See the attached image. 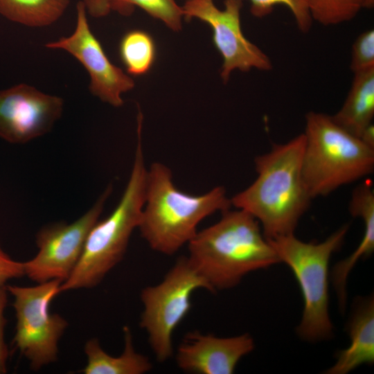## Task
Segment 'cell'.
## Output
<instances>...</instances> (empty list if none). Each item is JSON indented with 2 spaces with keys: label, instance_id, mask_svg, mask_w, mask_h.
Here are the masks:
<instances>
[{
  "label": "cell",
  "instance_id": "cell-24",
  "mask_svg": "<svg viewBox=\"0 0 374 374\" xmlns=\"http://www.w3.org/2000/svg\"><path fill=\"white\" fill-rule=\"evenodd\" d=\"M24 275V262L12 259L0 244V285H5L8 280Z\"/></svg>",
  "mask_w": 374,
  "mask_h": 374
},
{
  "label": "cell",
  "instance_id": "cell-8",
  "mask_svg": "<svg viewBox=\"0 0 374 374\" xmlns=\"http://www.w3.org/2000/svg\"><path fill=\"white\" fill-rule=\"evenodd\" d=\"M61 283L51 280L32 287L6 286L15 299L14 343L35 371L57 360L59 340L68 326L65 319L49 310L51 301L60 293Z\"/></svg>",
  "mask_w": 374,
  "mask_h": 374
},
{
  "label": "cell",
  "instance_id": "cell-5",
  "mask_svg": "<svg viewBox=\"0 0 374 374\" xmlns=\"http://www.w3.org/2000/svg\"><path fill=\"white\" fill-rule=\"evenodd\" d=\"M302 175L312 199L373 173L374 149L338 125L332 116L305 115Z\"/></svg>",
  "mask_w": 374,
  "mask_h": 374
},
{
  "label": "cell",
  "instance_id": "cell-27",
  "mask_svg": "<svg viewBox=\"0 0 374 374\" xmlns=\"http://www.w3.org/2000/svg\"><path fill=\"white\" fill-rule=\"evenodd\" d=\"M359 139L368 147L374 149V125L373 123L364 130Z\"/></svg>",
  "mask_w": 374,
  "mask_h": 374
},
{
  "label": "cell",
  "instance_id": "cell-21",
  "mask_svg": "<svg viewBox=\"0 0 374 374\" xmlns=\"http://www.w3.org/2000/svg\"><path fill=\"white\" fill-rule=\"evenodd\" d=\"M366 0H305L313 20L323 26L349 21L365 8Z\"/></svg>",
  "mask_w": 374,
  "mask_h": 374
},
{
  "label": "cell",
  "instance_id": "cell-1",
  "mask_svg": "<svg viewBox=\"0 0 374 374\" xmlns=\"http://www.w3.org/2000/svg\"><path fill=\"white\" fill-rule=\"evenodd\" d=\"M304 145L302 133L256 156V179L230 198L258 220L268 239L294 233L312 199L302 175Z\"/></svg>",
  "mask_w": 374,
  "mask_h": 374
},
{
  "label": "cell",
  "instance_id": "cell-3",
  "mask_svg": "<svg viewBox=\"0 0 374 374\" xmlns=\"http://www.w3.org/2000/svg\"><path fill=\"white\" fill-rule=\"evenodd\" d=\"M223 186L193 195L174 184L171 170L160 162L147 169L145 199L138 229L154 251L172 256L195 235L198 224L231 207Z\"/></svg>",
  "mask_w": 374,
  "mask_h": 374
},
{
  "label": "cell",
  "instance_id": "cell-10",
  "mask_svg": "<svg viewBox=\"0 0 374 374\" xmlns=\"http://www.w3.org/2000/svg\"><path fill=\"white\" fill-rule=\"evenodd\" d=\"M224 9L220 10L214 0H186L181 6L184 17L198 19L211 27L213 43L223 59L220 72L223 82H227L235 70H271L270 58L242 33V0H224Z\"/></svg>",
  "mask_w": 374,
  "mask_h": 374
},
{
  "label": "cell",
  "instance_id": "cell-25",
  "mask_svg": "<svg viewBox=\"0 0 374 374\" xmlns=\"http://www.w3.org/2000/svg\"><path fill=\"white\" fill-rule=\"evenodd\" d=\"M7 289L6 285H0V374L7 372L8 349L4 339V329L6 324L5 308L7 304Z\"/></svg>",
  "mask_w": 374,
  "mask_h": 374
},
{
  "label": "cell",
  "instance_id": "cell-22",
  "mask_svg": "<svg viewBox=\"0 0 374 374\" xmlns=\"http://www.w3.org/2000/svg\"><path fill=\"white\" fill-rule=\"evenodd\" d=\"M251 12L256 17L270 14L276 5H284L292 12L296 26L302 33L310 30L312 19L305 0H250Z\"/></svg>",
  "mask_w": 374,
  "mask_h": 374
},
{
  "label": "cell",
  "instance_id": "cell-12",
  "mask_svg": "<svg viewBox=\"0 0 374 374\" xmlns=\"http://www.w3.org/2000/svg\"><path fill=\"white\" fill-rule=\"evenodd\" d=\"M64 109L62 98L19 84L0 91V137L26 143L51 130Z\"/></svg>",
  "mask_w": 374,
  "mask_h": 374
},
{
  "label": "cell",
  "instance_id": "cell-15",
  "mask_svg": "<svg viewBox=\"0 0 374 374\" xmlns=\"http://www.w3.org/2000/svg\"><path fill=\"white\" fill-rule=\"evenodd\" d=\"M350 345L338 352L326 374H346L374 362V299L373 295L355 301L346 326Z\"/></svg>",
  "mask_w": 374,
  "mask_h": 374
},
{
  "label": "cell",
  "instance_id": "cell-16",
  "mask_svg": "<svg viewBox=\"0 0 374 374\" xmlns=\"http://www.w3.org/2000/svg\"><path fill=\"white\" fill-rule=\"evenodd\" d=\"M124 348L118 357L107 353L98 339L88 340L84 345L87 363L82 370L84 374H144L150 371V359L138 353L134 346L132 334L127 326L123 327Z\"/></svg>",
  "mask_w": 374,
  "mask_h": 374
},
{
  "label": "cell",
  "instance_id": "cell-7",
  "mask_svg": "<svg viewBox=\"0 0 374 374\" xmlns=\"http://www.w3.org/2000/svg\"><path fill=\"white\" fill-rule=\"evenodd\" d=\"M199 289L211 292L187 256H182L160 283L141 290L143 309L139 323L157 362H165L173 356L174 332L190 310L192 294Z\"/></svg>",
  "mask_w": 374,
  "mask_h": 374
},
{
  "label": "cell",
  "instance_id": "cell-28",
  "mask_svg": "<svg viewBox=\"0 0 374 374\" xmlns=\"http://www.w3.org/2000/svg\"><path fill=\"white\" fill-rule=\"evenodd\" d=\"M374 6V0H366L365 1V8H373Z\"/></svg>",
  "mask_w": 374,
  "mask_h": 374
},
{
  "label": "cell",
  "instance_id": "cell-2",
  "mask_svg": "<svg viewBox=\"0 0 374 374\" xmlns=\"http://www.w3.org/2000/svg\"><path fill=\"white\" fill-rule=\"evenodd\" d=\"M187 258L211 292L231 289L248 274L280 262L258 220L231 208L187 244Z\"/></svg>",
  "mask_w": 374,
  "mask_h": 374
},
{
  "label": "cell",
  "instance_id": "cell-19",
  "mask_svg": "<svg viewBox=\"0 0 374 374\" xmlns=\"http://www.w3.org/2000/svg\"><path fill=\"white\" fill-rule=\"evenodd\" d=\"M119 53L127 73L132 75H141L152 67L155 60L156 48L148 33L133 30L121 39Z\"/></svg>",
  "mask_w": 374,
  "mask_h": 374
},
{
  "label": "cell",
  "instance_id": "cell-11",
  "mask_svg": "<svg viewBox=\"0 0 374 374\" xmlns=\"http://www.w3.org/2000/svg\"><path fill=\"white\" fill-rule=\"evenodd\" d=\"M77 21L73 33L45 46L61 49L77 59L90 77L89 91L101 101L116 107L123 105L122 95L134 87L133 79L112 64L103 46L91 32L87 9L82 1L76 6Z\"/></svg>",
  "mask_w": 374,
  "mask_h": 374
},
{
  "label": "cell",
  "instance_id": "cell-9",
  "mask_svg": "<svg viewBox=\"0 0 374 374\" xmlns=\"http://www.w3.org/2000/svg\"><path fill=\"white\" fill-rule=\"evenodd\" d=\"M112 188L109 184L91 208L72 223L59 222L42 227L35 238L37 254L24 262L25 275L37 283L66 280L78 265L88 234L99 220Z\"/></svg>",
  "mask_w": 374,
  "mask_h": 374
},
{
  "label": "cell",
  "instance_id": "cell-23",
  "mask_svg": "<svg viewBox=\"0 0 374 374\" xmlns=\"http://www.w3.org/2000/svg\"><path fill=\"white\" fill-rule=\"evenodd\" d=\"M350 70L353 73L374 68V30L362 33L352 46Z\"/></svg>",
  "mask_w": 374,
  "mask_h": 374
},
{
  "label": "cell",
  "instance_id": "cell-6",
  "mask_svg": "<svg viewBox=\"0 0 374 374\" xmlns=\"http://www.w3.org/2000/svg\"><path fill=\"white\" fill-rule=\"evenodd\" d=\"M348 229L349 225L344 224L316 243L302 241L294 233L267 238L300 287L303 310L296 332L305 341H321L333 336L329 314V263L332 255L342 246Z\"/></svg>",
  "mask_w": 374,
  "mask_h": 374
},
{
  "label": "cell",
  "instance_id": "cell-20",
  "mask_svg": "<svg viewBox=\"0 0 374 374\" xmlns=\"http://www.w3.org/2000/svg\"><path fill=\"white\" fill-rule=\"evenodd\" d=\"M111 10L121 15H130L137 6L151 17L161 20L173 31L182 28L184 17L181 6L175 0H107Z\"/></svg>",
  "mask_w": 374,
  "mask_h": 374
},
{
  "label": "cell",
  "instance_id": "cell-13",
  "mask_svg": "<svg viewBox=\"0 0 374 374\" xmlns=\"http://www.w3.org/2000/svg\"><path fill=\"white\" fill-rule=\"evenodd\" d=\"M255 348L249 333L221 337L198 330L187 332L175 352V362L184 372L232 374L239 361Z\"/></svg>",
  "mask_w": 374,
  "mask_h": 374
},
{
  "label": "cell",
  "instance_id": "cell-17",
  "mask_svg": "<svg viewBox=\"0 0 374 374\" xmlns=\"http://www.w3.org/2000/svg\"><path fill=\"white\" fill-rule=\"evenodd\" d=\"M333 121L359 138L374 116V68L354 73L348 94Z\"/></svg>",
  "mask_w": 374,
  "mask_h": 374
},
{
  "label": "cell",
  "instance_id": "cell-14",
  "mask_svg": "<svg viewBox=\"0 0 374 374\" xmlns=\"http://www.w3.org/2000/svg\"><path fill=\"white\" fill-rule=\"evenodd\" d=\"M349 212L359 217L364 223V234L359 244L347 258L337 262L331 272V280L335 290L341 310H345L347 300V281L357 262L371 256L374 251V190L373 181L366 179L353 191Z\"/></svg>",
  "mask_w": 374,
  "mask_h": 374
},
{
  "label": "cell",
  "instance_id": "cell-4",
  "mask_svg": "<svg viewBox=\"0 0 374 374\" xmlns=\"http://www.w3.org/2000/svg\"><path fill=\"white\" fill-rule=\"evenodd\" d=\"M137 143L132 168L116 208L90 230L82 253L60 292L89 289L98 285L123 258L133 231L138 229L145 199L147 168L141 140L142 123L138 122Z\"/></svg>",
  "mask_w": 374,
  "mask_h": 374
},
{
  "label": "cell",
  "instance_id": "cell-18",
  "mask_svg": "<svg viewBox=\"0 0 374 374\" xmlns=\"http://www.w3.org/2000/svg\"><path fill=\"white\" fill-rule=\"evenodd\" d=\"M71 0H0V15L30 27L49 26L64 14Z\"/></svg>",
  "mask_w": 374,
  "mask_h": 374
},
{
  "label": "cell",
  "instance_id": "cell-26",
  "mask_svg": "<svg viewBox=\"0 0 374 374\" xmlns=\"http://www.w3.org/2000/svg\"><path fill=\"white\" fill-rule=\"evenodd\" d=\"M87 13L94 17H103L107 15L111 10L107 0H82Z\"/></svg>",
  "mask_w": 374,
  "mask_h": 374
}]
</instances>
